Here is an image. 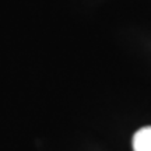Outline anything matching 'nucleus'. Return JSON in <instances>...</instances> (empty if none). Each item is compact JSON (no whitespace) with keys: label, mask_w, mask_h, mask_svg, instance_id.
<instances>
[{"label":"nucleus","mask_w":151,"mask_h":151,"mask_svg":"<svg viewBox=\"0 0 151 151\" xmlns=\"http://www.w3.org/2000/svg\"><path fill=\"white\" fill-rule=\"evenodd\" d=\"M133 151H151V126H144L134 133Z\"/></svg>","instance_id":"nucleus-1"}]
</instances>
